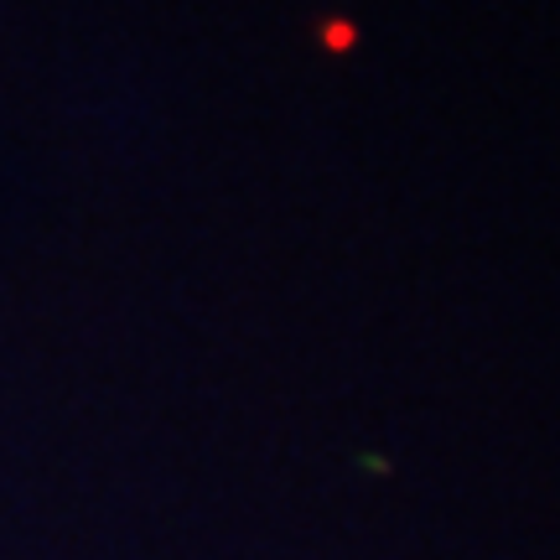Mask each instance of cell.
<instances>
[{"instance_id":"1","label":"cell","mask_w":560,"mask_h":560,"mask_svg":"<svg viewBox=\"0 0 560 560\" xmlns=\"http://www.w3.org/2000/svg\"><path fill=\"white\" fill-rule=\"evenodd\" d=\"M353 42H359V26H353V21H327V26H322V47H327V52H348Z\"/></svg>"}]
</instances>
